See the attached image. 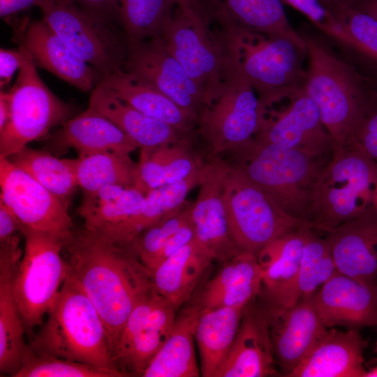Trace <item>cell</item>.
Instances as JSON below:
<instances>
[{
  "label": "cell",
  "mask_w": 377,
  "mask_h": 377,
  "mask_svg": "<svg viewBox=\"0 0 377 377\" xmlns=\"http://www.w3.org/2000/svg\"><path fill=\"white\" fill-rule=\"evenodd\" d=\"M318 232L312 228L306 232L297 283L298 300L314 295L338 272L330 247Z\"/></svg>",
  "instance_id": "40"
},
{
  "label": "cell",
  "mask_w": 377,
  "mask_h": 377,
  "mask_svg": "<svg viewBox=\"0 0 377 377\" xmlns=\"http://www.w3.org/2000/svg\"><path fill=\"white\" fill-rule=\"evenodd\" d=\"M53 151L75 149L79 156L102 151L128 155L139 145L112 122L89 108L73 116L50 137Z\"/></svg>",
  "instance_id": "28"
},
{
  "label": "cell",
  "mask_w": 377,
  "mask_h": 377,
  "mask_svg": "<svg viewBox=\"0 0 377 377\" xmlns=\"http://www.w3.org/2000/svg\"><path fill=\"white\" fill-rule=\"evenodd\" d=\"M178 7H200L198 0H176Z\"/></svg>",
  "instance_id": "53"
},
{
  "label": "cell",
  "mask_w": 377,
  "mask_h": 377,
  "mask_svg": "<svg viewBox=\"0 0 377 377\" xmlns=\"http://www.w3.org/2000/svg\"><path fill=\"white\" fill-rule=\"evenodd\" d=\"M290 5L312 21L320 29L329 20L330 14L320 0H281Z\"/></svg>",
  "instance_id": "47"
},
{
  "label": "cell",
  "mask_w": 377,
  "mask_h": 377,
  "mask_svg": "<svg viewBox=\"0 0 377 377\" xmlns=\"http://www.w3.org/2000/svg\"><path fill=\"white\" fill-rule=\"evenodd\" d=\"M301 35L309 59L303 91L317 106L336 151L346 145L372 99L348 64L319 40Z\"/></svg>",
  "instance_id": "5"
},
{
  "label": "cell",
  "mask_w": 377,
  "mask_h": 377,
  "mask_svg": "<svg viewBox=\"0 0 377 377\" xmlns=\"http://www.w3.org/2000/svg\"><path fill=\"white\" fill-rule=\"evenodd\" d=\"M330 21L322 30L377 60V19L352 5L325 8Z\"/></svg>",
  "instance_id": "38"
},
{
  "label": "cell",
  "mask_w": 377,
  "mask_h": 377,
  "mask_svg": "<svg viewBox=\"0 0 377 377\" xmlns=\"http://www.w3.org/2000/svg\"><path fill=\"white\" fill-rule=\"evenodd\" d=\"M20 45L36 66L82 91H93L101 74L78 56L42 19L22 24Z\"/></svg>",
  "instance_id": "21"
},
{
  "label": "cell",
  "mask_w": 377,
  "mask_h": 377,
  "mask_svg": "<svg viewBox=\"0 0 377 377\" xmlns=\"http://www.w3.org/2000/svg\"><path fill=\"white\" fill-rule=\"evenodd\" d=\"M325 8L337 5H351L355 0H320Z\"/></svg>",
  "instance_id": "52"
},
{
  "label": "cell",
  "mask_w": 377,
  "mask_h": 377,
  "mask_svg": "<svg viewBox=\"0 0 377 377\" xmlns=\"http://www.w3.org/2000/svg\"><path fill=\"white\" fill-rule=\"evenodd\" d=\"M209 14L223 26L281 36L305 43L290 25L281 0H205Z\"/></svg>",
  "instance_id": "29"
},
{
  "label": "cell",
  "mask_w": 377,
  "mask_h": 377,
  "mask_svg": "<svg viewBox=\"0 0 377 377\" xmlns=\"http://www.w3.org/2000/svg\"><path fill=\"white\" fill-rule=\"evenodd\" d=\"M10 116V102L8 91L0 92V131L6 125Z\"/></svg>",
  "instance_id": "50"
},
{
  "label": "cell",
  "mask_w": 377,
  "mask_h": 377,
  "mask_svg": "<svg viewBox=\"0 0 377 377\" xmlns=\"http://www.w3.org/2000/svg\"><path fill=\"white\" fill-rule=\"evenodd\" d=\"M42 19L102 77L124 70L126 50L112 26L91 15L71 0H43Z\"/></svg>",
  "instance_id": "12"
},
{
  "label": "cell",
  "mask_w": 377,
  "mask_h": 377,
  "mask_svg": "<svg viewBox=\"0 0 377 377\" xmlns=\"http://www.w3.org/2000/svg\"><path fill=\"white\" fill-rule=\"evenodd\" d=\"M88 108L112 122L135 142L140 149H151L195 138L143 114L101 83L91 91Z\"/></svg>",
  "instance_id": "26"
},
{
  "label": "cell",
  "mask_w": 377,
  "mask_h": 377,
  "mask_svg": "<svg viewBox=\"0 0 377 377\" xmlns=\"http://www.w3.org/2000/svg\"><path fill=\"white\" fill-rule=\"evenodd\" d=\"M43 0H0L1 18L14 16L33 6H38Z\"/></svg>",
  "instance_id": "49"
},
{
  "label": "cell",
  "mask_w": 377,
  "mask_h": 377,
  "mask_svg": "<svg viewBox=\"0 0 377 377\" xmlns=\"http://www.w3.org/2000/svg\"><path fill=\"white\" fill-rule=\"evenodd\" d=\"M190 202L142 231L127 247L147 271L153 258L182 227L191 221Z\"/></svg>",
  "instance_id": "43"
},
{
  "label": "cell",
  "mask_w": 377,
  "mask_h": 377,
  "mask_svg": "<svg viewBox=\"0 0 377 377\" xmlns=\"http://www.w3.org/2000/svg\"><path fill=\"white\" fill-rule=\"evenodd\" d=\"M124 71L159 90L197 120L209 103L161 36L128 41Z\"/></svg>",
  "instance_id": "15"
},
{
  "label": "cell",
  "mask_w": 377,
  "mask_h": 377,
  "mask_svg": "<svg viewBox=\"0 0 377 377\" xmlns=\"http://www.w3.org/2000/svg\"><path fill=\"white\" fill-rule=\"evenodd\" d=\"M212 261L193 239L149 274L151 287L178 309L191 297Z\"/></svg>",
  "instance_id": "32"
},
{
  "label": "cell",
  "mask_w": 377,
  "mask_h": 377,
  "mask_svg": "<svg viewBox=\"0 0 377 377\" xmlns=\"http://www.w3.org/2000/svg\"><path fill=\"white\" fill-rule=\"evenodd\" d=\"M228 162L221 157L207 159L205 177L191 216L196 244L213 260L225 263L240 251L230 234L223 196Z\"/></svg>",
  "instance_id": "19"
},
{
  "label": "cell",
  "mask_w": 377,
  "mask_h": 377,
  "mask_svg": "<svg viewBox=\"0 0 377 377\" xmlns=\"http://www.w3.org/2000/svg\"><path fill=\"white\" fill-rule=\"evenodd\" d=\"M194 139L163 145L151 149H140L136 164L135 188L146 194L150 190L192 175L203 161L193 147Z\"/></svg>",
  "instance_id": "31"
},
{
  "label": "cell",
  "mask_w": 377,
  "mask_h": 377,
  "mask_svg": "<svg viewBox=\"0 0 377 377\" xmlns=\"http://www.w3.org/2000/svg\"><path fill=\"white\" fill-rule=\"evenodd\" d=\"M315 302L327 328L377 325V286L337 272L316 292Z\"/></svg>",
  "instance_id": "23"
},
{
  "label": "cell",
  "mask_w": 377,
  "mask_h": 377,
  "mask_svg": "<svg viewBox=\"0 0 377 377\" xmlns=\"http://www.w3.org/2000/svg\"><path fill=\"white\" fill-rule=\"evenodd\" d=\"M24 249L13 281V295L25 332L34 334L51 309L68 276L62 256L64 243L57 237L22 226Z\"/></svg>",
  "instance_id": "7"
},
{
  "label": "cell",
  "mask_w": 377,
  "mask_h": 377,
  "mask_svg": "<svg viewBox=\"0 0 377 377\" xmlns=\"http://www.w3.org/2000/svg\"><path fill=\"white\" fill-rule=\"evenodd\" d=\"M176 7V0H119V22L128 41L160 36Z\"/></svg>",
  "instance_id": "39"
},
{
  "label": "cell",
  "mask_w": 377,
  "mask_h": 377,
  "mask_svg": "<svg viewBox=\"0 0 377 377\" xmlns=\"http://www.w3.org/2000/svg\"><path fill=\"white\" fill-rule=\"evenodd\" d=\"M1 201L23 226L50 234L64 245L75 228L68 209L59 198L7 158H0Z\"/></svg>",
  "instance_id": "14"
},
{
  "label": "cell",
  "mask_w": 377,
  "mask_h": 377,
  "mask_svg": "<svg viewBox=\"0 0 377 377\" xmlns=\"http://www.w3.org/2000/svg\"><path fill=\"white\" fill-rule=\"evenodd\" d=\"M136 163L130 156L102 151L75 158L77 184L84 193L118 185L135 188Z\"/></svg>",
  "instance_id": "37"
},
{
  "label": "cell",
  "mask_w": 377,
  "mask_h": 377,
  "mask_svg": "<svg viewBox=\"0 0 377 377\" xmlns=\"http://www.w3.org/2000/svg\"><path fill=\"white\" fill-rule=\"evenodd\" d=\"M255 300L244 308L232 346L214 377H265L278 374L265 307Z\"/></svg>",
  "instance_id": "20"
},
{
  "label": "cell",
  "mask_w": 377,
  "mask_h": 377,
  "mask_svg": "<svg viewBox=\"0 0 377 377\" xmlns=\"http://www.w3.org/2000/svg\"><path fill=\"white\" fill-rule=\"evenodd\" d=\"M265 112L266 107L248 80L230 71L197 120L195 135L202 141L208 159L221 157L254 138Z\"/></svg>",
  "instance_id": "10"
},
{
  "label": "cell",
  "mask_w": 377,
  "mask_h": 377,
  "mask_svg": "<svg viewBox=\"0 0 377 377\" xmlns=\"http://www.w3.org/2000/svg\"><path fill=\"white\" fill-rule=\"evenodd\" d=\"M145 195L133 187L108 186L84 193L76 213L84 229L98 239L128 247L140 233Z\"/></svg>",
  "instance_id": "17"
},
{
  "label": "cell",
  "mask_w": 377,
  "mask_h": 377,
  "mask_svg": "<svg viewBox=\"0 0 377 377\" xmlns=\"http://www.w3.org/2000/svg\"><path fill=\"white\" fill-rule=\"evenodd\" d=\"M352 6L361 9L377 19V0H355Z\"/></svg>",
  "instance_id": "51"
},
{
  "label": "cell",
  "mask_w": 377,
  "mask_h": 377,
  "mask_svg": "<svg viewBox=\"0 0 377 377\" xmlns=\"http://www.w3.org/2000/svg\"><path fill=\"white\" fill-rule=\"evenodd\" d=\"M366 343L355 329L328 328L311 352L286 376L364 377Z\"/></svg>",
  "instance_id": "25"
},
{
  "label": "cell",
  "mask_w": 377,
  "mask_h": 377,
  "mask_svg": "<svg viewBox=\"0 0 377 377\" xmlns=\"http://www.w3.org/2000/svg\"><path fill=\"white\" fill-rule=\"evenodd\" d=\"M309 228H299L275 239L256 254L265 304L289 306L298 301L297 283L302 249Z\"/></svg>",
  "instance_id": "24"
},
{
  "label": "cell",
  "mask_w": 377,
  "mask_h": 377,
  "mask_svg": "<svg viewBox=\"0 0 377 377\" xmlns=\"http://www.w3.org/2000/svg\"><path fill=\"white\" fill-rule=\"evenodd\" d=\"M6 158L68 206L78 187L75 158H59L28 146Z\"/></svg>",
  "instance_id": "36"
},
{
  "label": "cell",
  "mask_w": 377,
  "mask_h": 377,
  "mask_svg": "<svg viewBox=\"0 0 377 377\" xmlns=\"http://www.w3.org/2000/svg\"><path fill=\"white\" fill-rule=\"evenodd\" d=\"M276 365L286 376L314 348L328 328L319 316L315 295L289 306L264 304Z\"/></svg>",
  "instance_id": "18"
},
{
  "label": "cell",
  "mask_w": 377,
  "mask_h": 377,
  "mask_svg": "<svg viewBox=\"0 0 377 377\" xmlns=\"http://www.w3.org/2000/svg\"><path fill=\"white\" fill-rule=\"evenodd\" d=\"M346 145L361 151L377 166V101H371L350 135Z\"/></svg>",
  "instance_id": "44"
},
{
  "label": "cell",
  "mask_w": 377,
  "mask_h": 377,
  "mask_svg": "<svg viewBox=\"0 0 377 377\" xmlns=\"http://www.w3.org/2000/svg\"><path fill=\"white\" fill-rule=\"evenodd\" d=\"M376 349H377V345H376Z\"/></svg>",
  "instance_id": "55"
},
{
  "label": "cell",
  "mask_w": 377,
  "mask_h": 377,
  "mask_svg": "<svg viewBox=\"0 0 377 377\" xmlns=\"http://www.w3.org/2000/svg\"><path fill=\"white\" fill-rule=\"evenodd\" d=\"M289 217L316 230V200L320 177L332 157L269 143L256 138L226 154Z\"/></svg>",
  "instance_id": "2"
},
{
  "label": "cell",
  "mask_w": 377,
  "mask_h": 377,
  "mask_svg": "<svg viewBox=\"0 0 377 377\" xmlns=\"http://www.w3.org/2000/svg\"><path fill=\"white\" fill-rule=\"evenodd\" d=\"M14 377H125L117 370L34 353L30 348Z\"/></svg>",
  "instance_id": "42"
},
{
  "label": "cell",
  "mask_w": 377,
  "mask_h": 377,
  "mask_svg": "<svg viewBox=\"0 0 377 377\" xmlns=\"http://www.w3.org/2000/svg\"><path fill=\"white\" fill-rule=\"evenodd\" d=\"M244 309L216 307L200 309L195 327L200 357V375L214 377L237 332Z\"/></svg>",
  "instance_id": "34"
},
{
  "label": "cell",
  "mask_w": 377,
  "mask_h": 377,
  "mask_svg": "<svg viewBox=\"0 0 377 377\" xmlns=\"http://www.w3.org/2000/svg\"><path fill=\"white\" fill-rule=\"evenodd\" d=\"M364 377H377V365L369 371H366Z\"/></svg>",
  "instance_id": "54"
},
{
  "label": "cell",
  "mask_w": 377,
  "mask_h": 377,
  "mask_svg": "<svg viewBox=\"0 0 377 377\" xmlns=\"http://www.w3.org/2000/svg\"><path fill=\"white\" fill-rule=\"evenodd\" d=\"M64 248L68 276L99 313L114 355L128 316L151 287L149 274L127 248L102 241L84 228L75 229Z\"/></svg>",
  "instance_id": "1"
},
{
  "label": "cell",
  "mask_w": 377,
  "mask_h": 377,
  "mask_svg": "<svg viewBox=\"0 0 377 377\" xmlns=\"http://www.w3.org/2000/svg\"><path fill=\"white\" fill-rule=\"evenodd\" d=\"M223 202L232 239L240 252L257 254L279 237L311 226L285 214L242 170L228 163Z\"/></svg>",
  "instance_id": "8"
},
{
  "label": "cell",
  "mask_w": 377,
  "mask_h": 377,
  "mask_svg": "<svg viewBox=\"0 0 377 377\" xmlns=\"http://www.w3.org/2000/svg\"><path fill=\"white\" fill-rule=\"evenodd\" d=\"M377 211V166L349 145L336 151L318 186L315 225L320 232Z\"/></svg>",
  "instance_id": "6"
},
{
  "label": "cell",
  "mask_w": 377,
  "mask_h": 377,
  "mask_svg": "<svg viewBox=\"0 0 377 377\" xmlns=\"http://www.w3.org/2000/svg\"><path fill=\"white\" fill-rule=\"evenodd\" d=\"M177 309L151 287L123 327L113 360L125 376H142L173 328Z\"/></svg>",
  "instance_id": "13"
},
{
  "label": "cell",
  "mask_w": 377,
  "mask_h": 377,
  "mask_svg": "<svg viewBox=\"0 0 377 377\" xmlns=\"http://www.w3.org/2000/svg\"><path fill=\"white\" fill-rule=\"evenodd\" d=\"M29 346L38 355L118 371L99 313L81 287L68 276L47 313L46 322Z\"/></svg>",
  "instance_id": "4"
},
{
  "label": "cell",
  "mask_w": 377,
  "mask_h": 377,
  "mask_svg": "<svg viewBox=\"0 0 377 377\" xmlns=\"http://www.w3.org/2000/svg\"><path fill=\"white\" fill-rule=\"evenodd\" d=\"M207 163L187 177L150 190L145 195V207L138 223L140 233L183 207L188 194L201 184Z\"/></svg>",
  "instance_id": "41"
},
{
  "label": "cell",
  "mask_w": 377,
  "mask_h": 377,
  "mask_svg": "<svg viewBox=\"0 0 377 377\" xmlns=\"http://www.w3.org/2000/svg\"><path fill=\"white\" fill-rule=\"evenodd\" d=\"M160 36L209 103L230 71L221 38L210 31L203 9L177 6Z\"/></svg>",
  "instance_id": "11"
},
{
  "label": "cell",
  "mask_w": 377,
  "mask_h": 377,
  "mask_svg": "<svg viewBox=\"0 0 377 377\" xmlns=\"http://www.w3.org/2000/svg\"><path fill=\"white\" fill-rule=\"evenodd\" d=\"M22 226L14 212L0 200V241L10 238L20 232Z\"/></svg>",
  "instance_id": "48"
},
{
  "label": "cell",
  "mask_w": 377,
  "mask_h": 377,
  "mask_svg": "<svg viewBox=\"0 0 377 377\" xmlns=\"http://www.w3.org/2000/svg\"><path fill=\"white\" fill-rule=\"evenodd\" d=\"M82 10L112 26L119 22V0H71Z\"/></svg>",
  "instance_id": "45"
},
{
  "label": "cell",
  "mask_w": 377,
  "mask_h": 377,
  "mask_svg": "<svg viewBox=\"0 0 377 377\" xmlns=\"http://www.w3.org/2000/svg\"><path fill=\"white\" fill-rule=\"evenodd\" d=\"M18 264L0 261V374L13 376L20 369L29 346L15 302L12 285Z\"/></svg>",
  "instance_id": "35"
},
{
  "label": "cell",
  "mask_w": 377,
  "mask_h": 377,
  "mask_svg": "<svg viewBox=\"0 0 377 377\" xmlns=\"http://www.w3.org/2000/svg\"><path fill=\"white\" fill-rule=\"evenodd\" d=\"M261 269L256 254L239 252L223 263L199 293L195 305L200 309L216 307L244 309L260 294Z\"/></svg>",
  "instance_id": "27"
},
{
  "label": "cell",
  "mask_w": 377,
  "mask_h": 377,
  "mask_svg": "<svg viewBox=\"0 0 377 377\" xmlns=\"http://www.w3.org/2000/svg\"><path fill=\"white\" fill-rule=\"evenodd\" d=\"M254 138L319 156L332 157L335 152L317 106L304 91L266 107L263 125Z\"/></svg>",
  "instance_id": "16"
},
{
  "label": "cell",
  "mask_w": 377,
  "mask_h": 377,
  "mask_svg": "<svg viewBox=\"0 0 377 377\" xmlns=\"http://www.w3.org/2000/svg\"><path fill=\"white\" fill-rule=\"evenodd\" d=\"M24 52L20 46L18 50L1 48L0 50V87L3 89L12 80L13 75L20 68Z\"/></svg>",
  "instance_id": "46"
},
{
  "label": "cell",
  "mask_w": 377,
  "mask_h": 377,
  "mask_svg": "<svg viewBox=\"0 0 377 377\" xmlns=\"http://www.w3.org/2000/svg\"><path fill=\"white\" fill-rule=\"evenodd\" d=\"M339 273L377 286V211L323 232Z\"/></svg>",
  "instance_id": "22"
},
{
  "label": "cell",
  "mask_w": 377,
  "mask_h": 377,
  "mask_svg": "<svg viewBox=\"0 0 377 377\" xmlns=\"http://www.w3.org/2000/svg\"><path fill=\"white\" fill-rule=\"evenodd\" d=\"M16 81L8 91L10 116L0 131V158H6L73 117L74 108L55 96L40 77L24 47Z\"/></svg>",
  "instance_id": "9"
},
{
  "label": "cell",
  "mask_w": 377,
  "mask_h": 377,
  "mask_svg": "<svg viewBox=\"0 0 377 377\" xmlns=\"http://www.w3.org/2000/svg\"><path fill=\"white\" fill-rule=\"evenodd\" d=\"M99 83L143 114L196 137L195 117L159 90L124 70L102 77Z\"/></svg>",
  "instance_id": "30"
},
{
  "label": "cell",
  "mask_w": 377,
  "mask_h": 377,
  "mask_svg": "<svg viewBox=\"0 0 377 377\" xmlns=\"http://www.w3.org/2000/svg\"><path fill=\"white\" fill-rule=\"evenodd\" d=\"M200 309L189 306L177 316L172 332L142 377L200 376L194 346Z\"/></svg>",
  "instance_id": "33"
},
{
  "label": "cell",
  "mask_w": 377,
  "mask_h": 377,
  "mask_svg": "<svg viewBox=\"0 0 377 377\" xmlns=\"http://www.w3.org/2000/svg\"><path fill=\"white\" fill-rule=\"evenodd\" d=\"M221 38L229 70L248 80L265 107L303 91L306 43L227 26Z\"/></svg>",
  "instance_id": "3"
}]
</instances>
